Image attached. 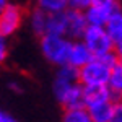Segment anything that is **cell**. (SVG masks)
<instances>
[{"label":"cell","instance_id":"cell-3","mask_svg":"<svg viewBox=\"0 0 122 122\" xmlns=\"http://www.w3.org/2000/svg\"><path fill=\"white\" fill-rule=\"evenodd\" d=\"M80 41L86 46V49L91 52L93 57H103L106 54H109V52H116L112 42H111L109 36L106 34L104 28L88 26L85 29V33Z\"/></svg>","mask_w":122,"mask_h":122},{"label":"cell","instance_id":"cell-14","mask_svg":"<svg viewBox=\"0 0 122 122\" xmlns=\"http://www.w3.org/2000/svg\"><path fill=\"white\" fill-rule=\"evenodd\" d=\"M107 90L111 91L114 98L117 101H121V94H122V62L117 64L116 67L111 68V73L107 78Z\"/></svg>","mask_w":122,"mask_h":122},{"label":"cell","instance_id":"cell-17","mask_svg":"<svg viewBox=\"0 0 122 122\" xmlns=\"http://www.w3.org/2000/svg\"><path fill=\"white\" fill-rule=\"evenodd\" d=\"M62 122H91V119H90V116L86 112V109L85 107H80V109L64 111Z\"/></svg>","mask_w":122,"mask_h":122},{"label":"cell","instance_id":"cell-13","mask_svg":"<svg viewBox=\"0 0 122 122\" xmlns=\"http://www.w3.org/2000/svg\"><path fill=\"white\" fill-rule=\"evenodd\" d=\"M65 28H67L65 10L59 11V13H51L49 15L46 34H54V36H64L65 38Z\"/></svg>","mask_w":122,"mask_h":122},{"label":"cell","instance_id":"cell-7","mask_svg":"<svg viewBox=\"0 0 122 122\" xmlns=\"http://www.w3.org/2000/svg\"><path fill=\"white\" fill-rule=\"evenodd\" d=\"M91 59H93L91 52L86 49V46H85L80 39L70 42L68 56H67V65L73 67V68H81V67L86 65Z\"/></svg>","mask_w":122,"mask_h":122},{"label":"cell","instance_id":"cell-1","mask_svg":"<svg viewBox=\"0 0 122 122\" xmlns=\"http://www.w3.org/2000/svg\"><path fill=\"white\" fill-rule=\"evenodd\" d=\"M70 39L64 36H54V34H44L39 38V47L41 54L44 56L49 64L56 67L67 65V56L70 49Z\"/></svg>","mask_w":122,"mask_h":122},{"label":"cell","instance_id":"cell-20","mask_svg":"<svg viewBox=\"0 0 122 122\" xmlns=\"http://www.w3.org/2000/svg\"><path fill=\"white\" fill-rule=\"evenodd\" d=\"M90 5L112 10V8H117V7H119V0H90Z\"/></svg>","mask_w":122,"mask_h":122},{"label":"cell","instance_id":"cell-10","mask_svg":"<svg viewBox=\"0 0 122 122\" xmlns=\"http://www.w3.org/2000/svg\"><path fill=\"white\" fill-rule=\"evenodd\" d=\"M119 101H104V103L94 104L86 107V112L90 116L91 122H111L114 114V107Z\"/></svg>","mask_w":122,"mask_h":122},{"label":"cell","instance_id":"cell-18","mask_svg":"<svg viewBox=\"0 0 122 122\" xmlns=\"http://www.w3.org/2000/svg\"><path fill=\"white\" fill-rule=\"evenodd\" d=\"M90 7V0H67V8L75 11H85Z\"/></svg>","mask_w":122,"mask_h":122},{"label":"cell","instance_id":"cell-2","mask_svg":"<svg viewBox=\"0 0 122 122\" xmlns=\"http://www.w3.org/2000/svg\"><path fill=\"white\" fill-rule=\"evenodd\" d=\"M111 67L101 57H93L86 65L78 68V83L81 86H106Z\"/></svg>","mask_w":122,"mask_h":122},{"label":"cell","instance_id":"cell-15","mask_svg":"<svg viewBox=\"0 0 122 122\" xmlns=\"http://www.w3.org/2000/svg\"><path fill=\"white\" fill-rule=\"evenodd\" d=\"M34 7L51 15L67 10V0H34Z\"/></svg>","mask_w":122,"mask_h":122},{"label":"cell","instance_id":"cell-8","mask_svg":"<svg viewBox=\"0 0 122 122\" xmlns=\"http://www.w3.org/2000/svg\"><path fill=\"white\" fill-rule=\"evenodd\" d=\"M104 101H117L107 86H83V107H90Z\"/></svg>","mask_w":122,"mask_h":122},{"label":"cell","instance_id":"cell-6","mask_svg":"<svg viewBox=\"0 0 122 122\" xmlns=\"http://www.w3.org/2000/svg\"><path fill=\"white\" fill-rule=\"evenodd\" d=\"M104 31L111 39L114 51L121 56V52H122V10L121 7H117L111 13V16H109L106 26H104Z\"/></svg>","mask_w":122,"mask_h":122},{"label":"cell","instance_id":"cell-9","mask_svg":"<svg viewBox=\"0 0 122 122\" xmlns=\"http://www.w3.org/2000/svg\"><path fill=\"white\" fill-rule=\"evenodd\" d=\"M116 8H103V7H94V5H90L88 8L83 11L85 20H86V25L88 26H96V28H104L107 20L111 16Z\"/></svg>","mask_w":122,"mask_h":122},{"label":"cell","instance_id":"cell-11","mask_svg":"<svg viewBox=\"0 0 122 122\" xmlns=\"http://www.w3.org/2000/svg\"><path fill=\"white\" fill-rule=\"evenodd\" d=\"M59 103H60V106L64 107V111L83 107V86H81L80 83L72 85V86L65 91V94L60 98Z\"/></svg>","mask_w":122,"mask_h":122},{"label":"cell","instance_id":"cell-12","mask_svg":"<svg viewBox=\"0 0 122 122\" xmlns=\"http://www.w3.org/2000/svg\"><path fill=\"white\" fill-rule=\"evenodd\" d=\"M47 20H49V13L42 11V10L33 8L28 11V23H29V28L31 31L38 36V38H42L47 31Z\"/></svg>","mask_w":122,"mask_h":122},{"label":"cell","instance_id":"cell-21","mask_svg":"<svg viewBox=\"0 0 122 122\" xmlns=\"http://www.w3.org/2000/svg\"><path fill=\"white\" fill-rule=\"evenodd\" d=\"M111 122H122V104H121V101L116 104V107H114V114H112Z\"/></svg>","mask_w":122,"mask_h":122},{"label":"cell","instance_id":"cell-24","mask_svg":"<svg viewBox=\"0 0 122 122\" xmlns=\"http://www.w3.org/2000/svg\"><path fill=\"white\" fill-rule=\"evenodd\" d=\"M10 2H11V0H0V13L3 11V8H5V7L8 5Z\"/></svg>","mask_w":122,"mask_h":122},{"label":"cell","instance_id":"cell-5","mask_svg":"<svg viewBox=\"0 0 122 122\" xmlns=\"http://www.w3.org/2000/svg\"><path fill=\"white\" fill-rule=\"evenodd\" d=\"M65 20H67L65 38L70 39V41H78V39H81L85 29L88 28L83 11H75V10L67 8L65 10Z\"/></svg>","mask_w":122,"mask_h":122},{"label":"cell","instance_id":"cell-22","mask_svg":"<svg viewBox=\"0 0 122 122\" xmlns=\"http://www.w3.org/2000/svg\"><path fill=\"white\" fill-rule=\"evenodd\" d=\"M0 122H18V121L13 116H10V114H7L5 111L0 109Z\"/></svg>","mask_w":122,"mask_h":122},{"label":"cell","instance_id":"cell-19","mask_svg":"<svg viewBox=\"0 0 122 122\" xmlns=\"http://www.w3.org/2000/svg\"><path fill=\"white\" fill-rule=\"evenodd\" d=\"M8 52H10L8 39L3 38V36L0 34V65L7 62V59H8Z\"/></svg>","mask_w":122,"mask_h":122},{"label":"cell","instance_id":"cell-16","mask_svg":"<svg viewBox=\"0 0 122 122\" xmlns=\"http://www.w3.org/2000/svg\"><path fill=\"white\" fill-rule=\"evenodd\" d=\"M56 78L65 81V83H78V68H73L70 65H62V67H57V72H56Z\"/></svg>","mask_w":122,"mask_h":122},{"label":"cell","instance_id":"cell-23","mask_svg":"<svg viewBox=\"0 0 122 122\" xmlns=\"http://www.w3.org/2000/svg\"><path fill=\"white\" fill-rule=\"evenodd\" d=\"M8 88L11 90V91H15V93H23V86H21L18 81H10Z\"/></svg>","mask_w":122,"mask_h":122},{"label":"cell","instance_id":"cell-4","mask_svg":"<svg viewBox=\"0 0 122 122\" xmlns=\"http://www.w3.org/2000/svg\"><path fill=\"white\" fill-rule=\"evenodd\" d=\"M25 16H26L25 8L18 3L10 2L0 13V34L8 39L15 33H18V29L25 21Z\"/></svg>","mask_w":122,"mask_h":122}]
</instances>
